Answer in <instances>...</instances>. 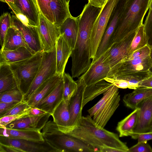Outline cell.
Masks as SVG:
<instances>
[{"label": "cell", "instance_id": "6da1fadb", "mask_svg": "<svg viewBox=\"0 0 152 152\" xmlns=\"http://www.w3.org/2000/svg\"><path fill=\"white\" fill-rule=\"evenodd\" d=\"M102 8L88 3L78 16L77 37L71 56L73 78L78 77L88 69L91 61L90 52V36L92 29Z\"/></svg>", "mask_w": 152, "mask_h": 152}, {"label": "cell", "instance_id": "7a4b0ae2", "mask_svg": "<svg viewBox=\"0 0 152 152\" xmlns=\"http://www.w3.org/2000/svg\"><path fill=\"white\" fill-rule=\"evenodd\" d=\"M66 134L80 139L99 152L106 147L128 152L129 148L117 134L99 126L89 115L82 116L78 126Z\"/></svg>", "mask_w": 152, "mask_h": 152}, {"label": "cell", "instance_id": "3957f363", "mask_svg": "<svg viewBox=\"0 0 152 152\" xmlns=\"http://www.w3.org/2000/svg\"><path fill=\"white\" fill-rule=\"evenodd\" d=\"M150 0H126L124 10L113 34L110 46L128 34L136 32L143 23L149 8Z\"/></svg>", "mask_w": 152, "mask_h": 152}, {"label": "cell", "instance_id": "277c9868", "mask_svg": "<svg viewBox=\"0 0 152 152\" xmlns=\"http://www.w3.org/2000/svg\"><path fill=\"white\" fill-rule=\"evenodd\" d=\"M42 133L45 141L56 152H98L80 139L61 132L53 121H48Z\"/></svg>", "mask_w": 152, "mask_h": 152}, {"label": "cell", "instance_id": "5b68a950", "mask_svg": "<svg viewBox=\"0 0 152 152\" xmlns=\"http://www.w3.org/2000/svg\"><path fill=\"white\" fill-rule=\"evenodd\" d=\"M42 52L37 53L28 58L8 64L18 88L23 95L28 91L37 73L42 61Z\"/></svg>", "mask_w": 152, "mask_h": 152}, {"label": "cell", "instance_id": "8992f818", "mask_svg": "<svg viewBox=\"0 0 152 152\" xmlns=\"http://www.w3.org/2000/svg\"><path fill=\"white\" fill-rule=\"evenodd\" d=\"M102 98L87 111L99 126L104 128L119 105L120 96L118 88L113 85Z\"/></svg>", "mask_w": 152, "mask_h": 152}, {"label": "cell", "instance_id": "52a82bcc", "mask_svg": "<svg viewBox=\"0 0 152 152\" xmlns=\"http://www.w3.org/2000/svg\"><path fill=\"white\" fill-rule=\"evenodd\" d=\"M120 0H107L94 22L90 36V57H95L113 11Z\"/></svg>", "mask_w": 152, "mask_h": 152}, {"label": "cell", "instance_id": "ba28073f", "mask_svg": "<svg viewBox=\"0 0 152 152\" xmlns=\"http://www.w3.org/2000/svg\"><path fill=\"white\" fill-rule=\"evenodd\" d=\"M56 74V48L51 51L42 52L41 62L36 76L22 102H27L36 90L43 83Z\"/></svg>", "mask_w": 152, "mask_h": 152}, {"label": "cell", "instance_id": "9c48e42d", "mask_svg": "<svg viewBox=\"0 0 152 152\" xmlns=\"http://www.w3.org/2000/svg\"><path fill=\"white\" fill-rule=\"evenodd\" d=\"M39 12L50 22L58 27L72 16L69 4L64 0H35Z\"/></svg>", "mask_w": 152, "mask_h": 152}, {"label": "cell", "instance_id": "30bf717a", "mask_svg": "<svg viewBox=\"0 0 152 152\" xmlns=\"http://www.w3.org/2000/svg\"><path fill=\"white\" fill-rule=\"evenodd\" d=\"M37 28L43 51L48 52L53 50L60 35L59 28L39 13V24Z\"/></svg>", "mask_w": 152, "mask_h": 152}, {"label": "cell", "instance_id": "8fae6325", "mask_svg": "<svg viewBox=\"0 0 152 152\" xmlns=\"http://www.w3.org/2000/svg\"><path fill=\"white\" fill-rule=\"evenodd\" d=\"M126 1L120 0L114 8L95 57L92 60L98 58L110 47L111 38L124 10Z\"/></svg>", "mask_w": 152, "mask_h": 152}, {"label": "cell", "instance_id": "7c38bea8", "mask_svg": "<svg viewBox=\"0 0 152 152\" xmlns=\"http://www.w3.org/2000/svg\"><path fill=\"white\" fill-rule=\"evenodd\" d=\"M110 69L105 51L98 58L92 61L88 69L80 77L88 86L104 80L108 77Z\"/></svg>", "mask_w": 152, "mask_h": 152}, {"label": "cell", "instance_id": "4fadbf2b", "mask_svg": "<svg viewBox=\"0 0 152 152\" xmlns=\"http://www.w3.org/2000/svg\"><path fill=\"white\" fill-rule=\"evenodd\" d=\"M138 113L136 124L131 135L137 139L139 134L152 132V96L142 101L138 105Z\"/></svg>", "mask_w": 152, "mask_h": 152}, {"label": "cell", "instance_id": "5bb4252c", "mask_svg": "<svg viewBox=\"0 0 152 152\" xmlns=\"http://www.w3.org/2000/svg\"><path fill=\"white\" fill-rule=\"evenodd\" d=\"M76 82L77 84V88L71 97L69 104L71 131L78 126L82 117L83 95L87 86L80 77Z\"/></svg>", "mask_w": 152, "mask_h": 152}, {"label": "cell", "instance_id": "9a60e30c", "mask_svg": "<svg viewBox=\"0 0 152 152\" xmlns=\"http://www.w3.org/2000/svg\"><path fill=\"white\" fill-rule=\"evenodd\" d=\"M152 66L150 56L140 59L122 61L110 69L108 77L120 75L149 70Z\"/></svg>", "mask_w": 152, "mask_h": 152}, {"label": "cell", "instance_id": "2e32d148", "mask_svg": "<svg viewBox=\"0 0 152 152\" xmlns=\"http://www.w3.org/2000/svg\"><path fill=\"white\" fill-rule=\"evenodd\" d=\"M152 75L150 70L123 74L104 79L106 82L115 86L118 88H128L135 89L139 88V83Z\"/></svg>", "mask_w": 152, "mask_h": 152}, {"label": "cell", "instance_id": "e0dca14e", "mask_svg": "<svg viewBox=\"0 0 152 152\" xmlns=\"http://www.w3.org/2000/svg\"><path fill=\"white\" fill-rule=\"evenodd\" d=\"M0 143L13 146L21 152H56L45 141L38 142L0 136Z\"/></svg>", "mask_w": 152, "mask_h": 152}, {"label": "cell", "instance_id": "ac0fdd59", "mask_svg": "<svg viewBox=\"0 0 152 152\" xmlns=\"http://www.w3.org/2000/svg\"><path fill=\"white\" fill-rule=\"evenodd\" d=\"M136 32L114 43L106 51V59L111 69L128 55V49Z\"/></svg>", "mask_w": 152, "mask_h": 152}, {"label": "cell", "instance_id": "d6986e66", "mask_svg": "<svg viewBox=\"0 0 152 152\" xmlns=\"http://www.w3.org/2000/svg\"><path fill=\"white\" fill-rule=\"evenodd\" d=\"M50 116L51 114L46 113L37 116H26L16 120L3 127L41 131Z\"/></svg>", "mask_w": 152, "mask_h": 152}, {"label": "cell", "instance_id": "ffe728a7", "mask_svg": "<svg viewBox=\"0 0 152 152\" xmlns=\"http://www.w3.org/2000/svg\"><path fill=\"white\" fill-rule=\"evenodd\" d=\"M12 25L21 32L29 47L35 53L43 52L40 41L37 27L27 26L23 24L15 15L12 16Z\"/></svg>", "mask_w": 152, "mask_h": 152}, {"label": "cell", "instance_id": "44dd1931", "mask_svg": "<svg viewBox=\"0 0 152 152\" xmlns=\"http://www.w3.org/2000/svg\"><path fill=\"white\" fill-rule=\"evenodd\" d=\"M73 95H70L65 99H63L51 114L53 121L57 125L59 130L66 134L71 130L69 104Z\"/></svg>", "mask_w": 152, "mask_h": 152}, {"label": "cell", "instance_id": "7402d4cb", "mask_svg": "<svg viewBox=\"0 0 152 152\" xmlns=\"http://www.w3.org/2000/svg\"><path fill=\"white\" fill-rule=\"evenodd\" d=\"M63 78L54 89L34 107L51 114L55 108L63 99Z\"/></svg>", "mask_w": 152, "mask_h": 152}, {"label": "cell", "instance_id": "603a6c76", "mask_svg": "<svg viewBox=\"0 0 152 152\" xmlns=\"http://www.w3.org/2000/svg\"><path fill=\"white\" fill-rule=\"evenodd\" d=\"M62 79L63 76L56 74L45 81L36 90L27 102L28 105L34 107L49 94Z\"/></svg>", "mask_w": 152, "mask_h": 152}, {"label": "cell", "instance_id": "cb8c5ba5", "mask_svg": "<svg viewBox=\"0 0 152 152\" xmlns=\"http://www.w3.org/2000/svg\"><path fill=\"white\" fill-rule=\"evenodd\" d=\"M14 3L19 12L27 17L31 26H39V12L35 0H14Z\"/></svg>", "mask_w": 152, "mask_h": 152}, {"label": "cell", "instance_id": "d4e9b609", "mask_svg": "<svg viewBox=\"0 0 152 152\" xmlns=\"http://www.w3.org/2000/svg\"><path fill=\"white\" fill-rule=\"evenodd\" d=\"M56 74L63 76L66 64L71 56L72 49L60 35L56 45Z\"/></svg>", "mask_w": 152, "mask_h": 152}, {"label": "cell", "instance_id": "484cf974", "mask_svg": "<svg viewBox=\"0 0 152 152\" xmlns=\"http://www.w3.org/2000/svg\"><path fill=\"white\" fill-rule=\"evenodd\" d=\"M20 47L26 48L33 55L36 53L29 47L26 43L21 32L12 24L7 31L3 45L1 50H13Z\"/></svg>", "mask_w": 152, "mask_h": 152}, {"label": "cell", "instance_id": "4316f807", "mask_svg": "<svg viewBox=\"0 0 152 152\" xmlns=\"http://www.w3.org/2000/svg\"><path fill=\"white\" fill-rule=\"evenodd\" d=\"M78 29V17L72 16L67 18L59 27L62 35L72 50L76 43Z\"/></svg>", "mask_w": 152, "mask_h": 152}, {"label": "cell", "instance_id": "83f0119b", "mask_svg": "<svg viewBox=\"0 0 152 152\" xmlns=\"http://www.w3.org/2000/svg\"><path fill=\"white\" fill-rule=\"evenodd\" d=\"M0 136L38 142L45 141L42 132L39 131L18 129L0 127Z\"/></svg>", "mask_w": 152, "mask_h": 152}, {"label": "cell", "instance_id": "f1b7e54d", "mask_svg": "<svg viewBox=\"0 0 152 152\" xmlns=\"http://www.w3.org/2000/svg\"><path fill=\"white\" fill-rule=\"evenodd\" d=\"M151 96H152V88L140 87L125 94L123 100L127 107L134 110L142 101Z\"/></svg>", "mask_w": 152, "mask_h": 152}, {"label": "cell", "instance_id": "f546056e", "mask_svg": "<svg viewBox=\"0 0 152 152\" xmlns=\"http://www.w3.org/2000/svg\"><path fill=\"white\" fill-rule=\"evenodd\" d=\"M33 54L26 48L20 47L11 50L0 51V64H8L28 58Z\"/></svg>", "mask_w": 152, "mask_h": 152}, {"label": "cell", "instance_id": "4dcf8cb0", "mask_svg": "<svg viewBox=\"0 0 152 152\" xmlns=\"http://www.w3.org/2000/svg\"><path fill=\"white\" fill-rule=\"evenodd\" d=\"M138 109L137 108L129 115L118 122L116 129L119 137L131 136L137 120Z\"/></svg>", "mask_w": 152, "mask_h": 152}, {"label": "cell", "instance_id": "1f68e13d", "mask_svg": "<svg viewBox=\"0 0 152 152\" xmlns=\"http://www.w3.org/2000/svg\"><path fill=\"white\" fill-rule=\"evenodd\" d=\"M16 88L17 85L9 64H0V93Z\"/></svg>", "mask_w": 152, "mask_h": 152}, {"label": "cell", "instance_id": "d6a6232c", "mask_svg": "<svg viewBox=\"0 0 152 152\" xmlns=\"http://www.w3.org/2000/svg\"><path fill=\"white\" fill-rule=\"evenodd\" d=\"M113 85L105 80L95 84L86 86L83 95V106L101 94H103Z\"/></svg>", "mask_w": 152, "mask_h": 152}, {"label": "cell", "instance_id": "836d02e7", "mask_svg": "<svg viewBox=\"0 0 152 152\" xmlns=\"http://www.w3.org/2000/svg\"><path fill=\"white\" fill-rule=\"evenodd\" d=\"M148 44L147 36L144 24H142L138 28L128 50V55L135 50Z\"/></svg>", "mask_w": 152, "mask_h": 152}, {"label": "cell", "instance_id": "e575fe53", "mask_svg": "<svg viewBox=\"0 0 152 152\" xmlns=\"http://www.w3.org/2000/svg\"><path fill=\"white\" fill-rule=\"evenodd\" d=\"M23 95L18 88L0 93V102L19 103L22 101Z\"/></svg>", "mask_w": 152, "mask_h": 152}, {"label": "cell", "instance_id": "d590c367", "mask_svg": "<svg viewBox=\"0 0 152 152\" xmlns=\"http://www.w3.org/2000/svg\"><path fill=\"white\" fill-rule=\"evenodd\" d=\"M63 78L64 82L63 96L64 99L74 94L77 90V84L68 73L64 72Z\"/></svg>", "mask_w": 152, "mask_h": 152}, {"label": "cell", "instance_id": "8d00e7d4", "mask_svg": "<svg viewBox=\"0 0 152 152\" xmlns=\"http://www.w3.org/2000/svg\"><path fill=\"white\" fill-rule=\"evenodd\" d=\"M12 24V16L8 12L4 13L0 17V40L2 47L7 31Z\"/></svg>", "mask_w": 152, "mask_h": 152}, {"label": "cell", "instance_id": "74e56055", "mask_svg": "<svg viewBox=\"0 0 152 152\" xmlns=\"http://www.w3.org/2000/svg\"><path fill=\"white\" fill-rule=\"evenodd\" d=\"M152 48L150 45L147 44L128 55L121 61L146 58L151 56Z\"/></svg>", "mask_w": 152, "mask_h": 152}, {"label": "cell", "instance_id": "f35d334b", "mask_svg": "<svg viewBox=\"0 0 152 152\" xmlns=\"http://www.w3.org/2000/svg\"><path fill=\"white\" fill-rule=\"evenodd\" d=\"M144 25L148 38V44L152 47V9L149 10Z\"/></svg>", "mask_w": 152, "mask_h": 152}, {"label": "cell", "instance_id": "ab89813d", "mask_svg": "<svg viewBox=\"0 0 152 152\" xmlns=\"http://www.w3.org/2000/svg\"><path fill=\"white\" fill-rule=\"evenodd\" d=\"M28 108L23 112L18 114L6 116L0 118V127H4L16 120L28 116Z\"/></svg>", "mask_w": 152, "mask_h": 152}, {"label": "cell", "instance_id": "60d3db41", "mask_svg": "<svg viewBox=\"0 0 152 152\" xmlns=\"http://www.w3.org/2000/svg\"><path fill=\"white\" fill-rule=\"evenodd\" d=\"M30 107L27 102H22L18 104L0 118L6 116L15 115L19 114L27 110Z\"/></svg>", "mask_w": 152, "mask_h": 152}, {"label": "cell", "instance_id": "b9f144b4", "mask_svg": "<svg viewBox=\"0 0 152 152\" xmlns=\"http://www.w3.org/2000/svg\"><path fill=\"white\" fill-rule=\"evenodd\" d=\"M128 152H152V148L147 142H139L129 148Z\"/></svg>", "mask_w": 152, "mask_h": 152}, {"label": "cell", "instance_id": "7bdbcfd3", "mask_svg": "<svg viewBox=\"0 0 152 152\" xmlns=\"http://www.w3.org/2000/svg\"><path fill=\"white\" fill-rule=\"evenodd\" d=\"M18 103L0 102V117L10 110Z\"/></svg>", "mask_w": 152, "mask_h": 152}, {"label": "cell", "instance_id": "ee69618b", "mask_svg": "<svg viewBox=\"0 0 152 152\" xmlns=\"http://www.w3.org/2000/svg\"><path fill=\"white\" fill-rule=\"evenodd\" d=\"M28 116H37L46 113V112L37 107H30L28 109Z\"/></svg>", "mask_w": 152, "mask_h": 152}, {"label": "cell", "instance_id": "f6af8a7d", "mask_svg": "<svg viewBox=\"0 0 152 152\" xmlns=\"http://www.w3.org/2000/svg\"><path fill=\"white\" fill-rule=\"evenodd\" d=\"M0 152H21L18 148L11 145L0 143Z\"/></svg>", "mask_w": 152, "mask_h": 152}, {"label": "cell", "instance_id": "bcb514c9", "mask_svg": "<svg viewBox=\"0 0 152 152\" xmlns=\"http://www.w3.org/2000/svg\"><path fill=\"white\" fill-rule=\"evenodd\" d=\"M137 139L138 142H147L149 140H152V132L139 134Z\"/></svg>", "mask_w": 152, "mask_h": 152}, {"label": "cell", "instance_id": "7dc6e473", "mask_svg": "<svg viewBox=\"0 0 152 152\" xmlns=\"http://www.w3.org/2000/svg\"><path fill=\"white\" fill-rule=\"evenodd\" d=\"M107 0H88V3L96 7L102 8Z\"/></svg>", "mask_w": 152, "mask_h": 152}, {"label": "cell", "instance_id": "c3c4849f", "mask_svg": "<svg viewBox=\"0 0 152 152\" xmlns=\"http://www.w3.org/2000/svg\"><path fill=\"white\" fill-rule=\"evenodd\" d=\"M138 86L139 87L152 88V75L140 82Z\"/></svg>", "mask_w": 152, "mask_h": 152}, {"label": "cell", "instance_id": "681fc988", "mask_svg": "<svg viewBox=\"0 0 152 152\" xmlns=\"http://www.w3.org/2000/svg\"><path fill=\"white\" fill-rule=\"evenodd\" d=\"M0 1L6 3L12 10V12L16 15L19 13L14 5V0H0Z\"/></svg>", "mask_w": 152, "mask_h": 152}, {"label": "cell", "instance_id": "f907efd6", "mask_svg": "<svg viewBox=\"0 0 152 152\" xmlns=\"http://www.w3.org/2000/svg\"><path fill=\"white\" fill-rule=\"evenodd\" d=\"M15 15L23 24L27 26H31L29 24L28 20L25 15L20 13Z\"/></svg>", "mask_w": 152, "mask_h": 152}, {"label": "cell", "instance_id": "816d5d0a", "mask_svg": "<svg viewBox=\"0 0 152 152\" xmlns=\"http://www.w3.org/2000/svg\"><path fill=\"white\" fill-rule=\"evenodd\" d=\"M100 152H122L118 149L109 147H106L102 148Z\"/></svg>", "mask_w": 152, "mask_h": 152}, {"label": "cell", "instance_id": "f5cc1de1", "mask_svg": "<svg viewBox=\"0 0 152 152\" xmlns=\"http://www.w3.org/2000/svg\"><path fill=\"white\" fill-rule=\"evenodd\" d=\"M149 9V10L152 9V0H150Z\"/></svg>", "mask_w": 152, "mask_h": 152}, {"label": "cell", "instance_id": "db71d44e", "mask_svg": "<svg viewBox=\"0 0 152 152\" xmlns=\"http://www.w3.org/2000/svg\"><path fill=\"white\" fill-rule=\"evenodd\" d=\"M150 56H151V61L152 66H151V68H150V70L151 72L152 73V48L151 52V53Z\"/></svg>", "mask_w": 152, "mask_h": 152}, {"label": "cell", "instance_id": "11a10c76", "mask_svg": "<svg viewBox=\"0 0 152 152\" xmlns=\"http://www.w3.org/2000/svg\"><path fill=\"white\" fill-rule=\"evenodd\" d=\"M67 3L69 4V2L70 0H64Z\"/></svg>", "mask_w": 152, "mask_h": 152}, {"label": "cell", "instance_id": "9f6ffc18", "mask_svg": "<svg viewBox=\"0 0 152 152\" xmlns=\"http://www.w3.org/2000/svg\"></svg>", "mask_w": 152, "mask_h": 152}]
</instances>
